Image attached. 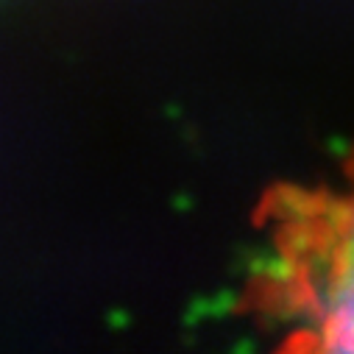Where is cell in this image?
<instances>
[{"label":"cell","instance_id":"6da1fadb","mask_svg":"<svg viewBox=\"0 0 354 354\" xmlns=\"http://www.w3.org/2000/svg\"><path fill=\"white\" fill-rule=\"evenodd\" d=\"M288 204L277 234V290L304 318L310 346L354 351V162L337 193Z\"/></svg>","mask_w":354,"mask_h":354}]
</instances>
